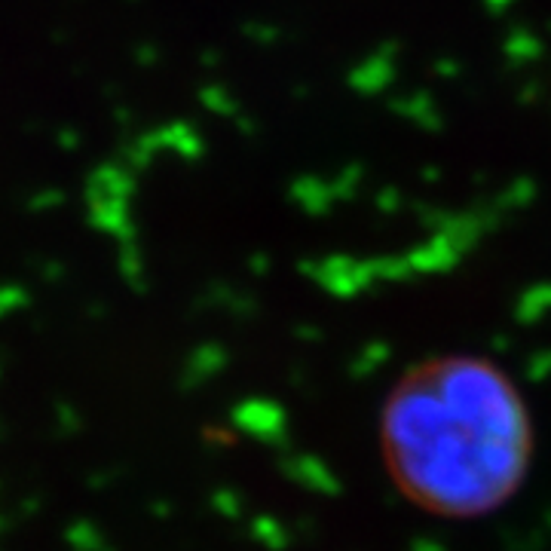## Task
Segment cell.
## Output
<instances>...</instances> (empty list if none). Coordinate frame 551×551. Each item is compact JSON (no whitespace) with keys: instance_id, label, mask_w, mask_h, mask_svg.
I'll list each match as a JSON object with an SVG mask.
<instances>
[{"instance_id":"6da1fadb","label":"cell","mask_w":551,"mask_h":551,"mask_svg":"<svg viewBox=\"0 0 551 551\" xmlns=\"http://www.w3.org/2000/svg\"><path fill=\"white\" fill-rule=\"evenodd\" d=\"M533 444L521 389L484 356L417 362L380 411V450L395 490L450 521L503 509L527 481Z\"/></svg>"}]
</instances>
